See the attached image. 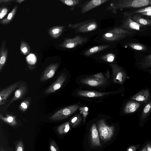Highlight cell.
I'll list each match as a JSON object with an SVG mask.
<instances>
[{"mask_svg":"<svg viewBox=\"0 0 151 151\" xmlns=\"http://www.w3.org/2000/svg\"><path fill=\"white\" fill-rule=\"evenodd\" d=\"M89 138L91 145L93 147L101 146L99 135L95 124H93L91 127L90 131Z\"/></svg>","mask_w":151,"mask_h":151,"instance_id":"30bf717a","label":"cell"},{"mask_svg":"<svg viewBox=\"0 0 151 151\" xmlns=\"http://www.w3.org/2000/svg\"><path fill=\"white\" fill-rule=\"evenodd\" d=\"M151 11V6L143 8L134 12H125L123 14L124 17H126L131 15L135 14L141 13Z\"/></svg>","mask_w":151,"mask_h":151,"instance_id":"1f68e13d","label":"cell"},{"mask_svg":"<svg viewBox=\"0 0 151 151\" xmlns=\"http://www.w3.org/2000/svg\"><path fill=\"white\" fill-rule=\"evenodd\" d=\"M128 35L107 32L103 35L102 39L106 41H115L124 38Z\"/></svg>","mask_w":151,"mask_h":151,"instance_id":"d6986e66","label":"cell"},{"mask_svg":"<svg viewBox=\"0 0 151 151\" xmlns=\"http://www.w3.org/2000/svg\"><path fill=\"white\" fill-rule=\"evenodd\" d=\"M98 130L101 139L104 142L109 140L113 136L115 128L107 124L104 119H101L97 122Z\"/></svg>","mask_w":151,"mask_h":151,"instance_id":"7a4b0ae2","label":"cell"},{"mask_svg":"<svg viewBox=\"0 0 151 151\" xmlns=\"http://www.w3.org/2000/svg\"><path fill=\"white\" fill-rule=\"evenodd\" d=\"M29 104V102L28 101L25 100L19 106V108L21 111L24 112L28 109Z\"/></svg>","mask_w":151,"mask_h":151,"instance_id":"e575fe53","label":"cell"},{"mask_svg":"<svg viewBox=\"0 0 151 151\" xmlns=\"http://www.w3.org/2000/svg\"><path fill=\"white\" fill-rule=\"evenodd\" d=\"M82 120V117L80 115H76L70 119V124L72 127H76L80 124Z\"/></svg>","mask_w":151,"mask_h":151,"instance_id":"f1b7e54d","label":"cell"},{"mask_svg":"<svg viewBox=\"0 0 151 151\" xmlns=\"http://www.w3.org/2000/svg\"><path fill=\"white\" fill-rule=\"evenodd\" d=\"M63 4L70 6H77L82 3L81 0H60Z\"/></svg>","mask_w":151,"mask_h":151,"instance_id":"4dcf8cb0","label":"cell"},{"mask_svg":"<svg viewBox=\"0 0 151 151\" xmlns=\"http://www.w3.org/2000/svg\"><path fill=\"white\" fill-rule=\"evenodd\" d=\"M109 93V92L102 93L95 91L81 90L78 91L77 92V94L78 96L88 98H96L101 97L108 94Z\"/></svg>","mask_w":151,"mask_h":151,"instance_id":"9a60e30c","label":"cell"},{"mask_svg":"<svg viewBox=\"0 0 151 151\" xmlns=\"http://www.w3.org/2000/svg\"><path fill=\"white\" fill-rule=\"evenodd\" d=\"M13 1V0H0V3H7L10 1Z\"/></svg>","mask_w":151,"mask_h":151,"instance_id":"ee69618b","label":"cell"},{"mask_svg":"<svg viewBox=\"0 0 151 151\" xmlns=\"http://www.w3.org/2000/svg\"><path fill=\"white\" fill-rule=\"evenodd\" d=\"M64 28V26H54L49 29L48 32L49 35L53 38H57L62 34Z\"/></svg>","mask_w":151,"mask_h":151,"instance_id":"44dd1931","label":"cell"},{"mask_svg":"<svg viewBox=\"0 0 151 151\" xmlns=\"http://www.w3.org/2000/svg\"><path fill=\"white\" fill-rule=\"evenodd\" d=\"M115 55L112 53H109L102 56L101 58L103 60L109 63L113 62L115 59Z\"/></svg>","mask_w":151,"mask_h":151,"instance_id":"d6a6232c","label":"cell"},{"mask_svg":"<svg viewBox=\"0 0 151 151\" xmlns=\"http://www.w3.org/2000/svg\"><path fill=\"white\" fill-rule=\"evenodd\" d=\"M88 41L87 37L76 35L73 38L65 39L63 42L59 45V46L64 48L71 49L81 45Z\"/></svg>","mask_w":151,"mask_h":151,"instance_id":"5b68a950","label":"cell"},{"mask_svg":"<svg viewBox=\"0 0 151 151\" xmlns=\"http://www.w3.org/2000/svg\"><path fill=\"white\" fill-rule=\"evenodd\" d=\"M150 73L151 74V70H150Z\"/></svg>","mask_w":151,"mask_h":151,"instance_id":"f907efd6","label":"cell"},{"mask_svg":"<svg viewBox=\"0 0 151 151\" xmlns=\"http://www.w3.org/2000/svg\"><path fill=\"white\" fill-rule=\"evenodd\" d=\"M78 105H73L60 109L51 116L52 121H59L65 119L76 112L80 108Z\"/></svg>","mask_w":151,"mask_h":151,"instance_id":"277c9868","label":"cell"},{"mask_svg":"<svg viewBox=\"0 0 151 151\" xmlns=\"http://www.w3.org/2000/svg\"><path fill=\"white\" fill-rule=\"evenodd\" d=\"M68 27L75 29L77 33H86L96 30L98 25L96 21L90 19L77 23L69 24Z\"/></svg>","mask_w":151,"mask_h":151,"instance_id":"3957f363","label":"cell"},{"mask_svg":"<svg viewBox=\"0 0 151 151\" xmlns=\"http://www.w3.org/2000/svg\"><path fill=\"white\" fill-rule=\"evenodd\" d=\"M151 111V101L146 104L142 110L141 115V119L144 120L149 115Z\"/></svg>","mask_w":151,"mask_h":151,"instance_id":"484cf974","label":"cell"},{"mask_svg":"<svg viewBox=\"0 0 151 151\" xmlns=\"http://www.w3.org/2000/svg\"><path fill=\"white\" fill-rule=\"evenodd\" d=\"M0 118L2 120L12 126H15L17 123L15 117L13 116L6 115V116L5 117L0 114Z\"/></svg>","mask_w":151,"mask_h":151,"instance_id":"cb8c5ba5","label":"cell"},{"mask_svg":"<svg viewBox=\"0 0 151 151\" xmlns=\"http://www.w3.org/2000/svg\"><path fill=\"white\" fill-rule=\"evenodd\" d=\"M128 45L132 48L137 50L145 51L147 50V48L143 45L137 43H129Z\"/></svg>","mask_w":151,"mask_h":151,"instance_id":"f546056e","label":"cell"},{"mask_svg":"<svg viewBox=\"0 0 151 151\" xmlns=\"http://www.w3.org/2000/svg\"><path fill=\"white\" fill-rule=\"evenodd\" d=\"M108 32H111L119 35H129L132 33L127 30L121 27H117L114 28L107 31Z\"/></svg>","mask_w":151,"mask_h":151,"instance_id":"d4e9b609","label":"cell"},{"mask_svg":"<svg viewBox=\"0 0 151 151\" xmlns=\"http://www.w3.org/2000/svg\"><path fill=\"white\" fill-rule=\"evenodd\" d=\"M8 10V8L5 6L1 7L0 9V19H1L6 14Z\"/></svg>","mask_w":151,"mask_h":151,"instance_id":"d590c367","label":"cell"},{"mask_svg":"<svg viewBox=\"0 0 151 151\" xmlns=\"http://www.w3.org/2000/svg\"><path fill=\"white\" fill-rule=\"evenodd\" d=\"M27 88V86L25 85H21L15 91L14 96L11 99L6 107L9 106L14 101L21 98L26 93Z\"/></svg>","mask_w":151,"mask_h":151,"instance_id":"2e32d148","label":"cell"},{"mask_svg":"<svg viewBox=\"0 0 151 151\" xmlns=\"http://www.w3.org/2000/svg\"><path fill=\"white\" fill-rule=\"evenodd\" d=\"M106 10L116 14L117 10L128 8H137L151 5V0H112Z\"/></svg>","mask_w":151,"mask_h":151,"instance_id":"6da1fadb","label":"cell"},{"mask_svg":"<svg viewBox=\"0 0 151 151\" xmlns=\"http://www.w3.org/2000/svg\"><path fill=\"white\" fill-rule=\"evenodd\" d=\"M18 8V6H15L12 11L9 14L7 17L1 20L0 23L2 24H6L10 23L14 18Z\"/></svg>","mask_w":151,"mask_h":151,"instance_id":"603a6c76","label":"cell"},{"mask_svg":"<svg viewBox=\"0 0 151 151\" xmlns=\"http://www.w3.org/2000/svg\"><path fill=\"white\" fill-rule=\"evenodd\" d=\"M58 63H53L49 65L44 71L40 80L41 82L47 81L52 78L58 67Z\"/></svg>","mask_w":151,"mask_h":151,"instance_id":"7c38bea8","label":"cell"},{"mask_svg":"<svg viewBox=\"0 0 151 151\" xmlns=\"http://www.w3.org/2000/svg\"><path fill=\"white\" fill-rule=\"evenodd\" d=\"M0 151H5L4 150H3L1 149V150Z\"/></svg>","mask_w":151,"mask_h":151,"instance_id":"681fc988","label":"cell"},{"mask_svg":"<svg viewBox=\"0 0 151 151\" xmlns=\"http://www.w3.org/2000/svg\"><path fill=\"white\" fill-rule=\"evenodd\" d=\"M140 106V104L136 101H130L125 104L123 109L126 114H130L136 111Z\"/></svg>","mask_w":151,"mask_h":151,"instance_id":"ac0fdd59","label":"cell"},{"mask_svg":"<svg viewBox=\"0 0 151 151\" xmlns=\"http://www.w3.org/2000/svg\"><path fill=\"white\" fill-rule=\"evenodd\" d=\"M146 147L147 151H151V144L149 143L146 146Z\"/></svg>","mask_w":151,"mask_h":151,"instance_id":"7bdbcfd3","label":"cell"},{"mask_svg":"<svg viewBox=\"0 0 151 151\" xmlns=\"http://www.w3.org/2000/svg\"><path fill=\"white\" fill-rule=\"evenodd\" d=\"M143 68L151 67V60H147L143 65Z\"/></svg>","mask_w":151,"mask_h":151,"instance_id":"ab89813d","label":"cell"},{"mask_svg":"<svg viewBox=\"0 0 151 151\" xmlns=\"http://www.w3.org/2000/svg\"><path fill=\"white\" fill-rule=\"evenodd\" d=\"M24 1H25V0H17L15 1L16 2L19 4H21Z\"/></svg>","mask_w":151,"mask_h":151,"instance_id":"bcb514c9","label":"cell"},{"mask_svg":"<svg viewBox=\"0 0 151 151\" xmlns=\"http://www.w3.org/2000/svg\"><path fill=\"white\" fill-rule=\"evenodd\" d=\"M82 83L88 86L96 87L101 86L105 84L106 82V79L100 80L92 76H91L86 77L81 80Z\"/></svg>","mask_w":151,"mask_h":151,"instance_id":"4fadbf2b","label":"cell"},{"mask_svg":"<svg viewBox=\"0 0 151 151\" xmlns=\"http://www.w3.org/2000/svg\"><path fill=\"white\" fill-rule=\"evenodd\" d=\"M145 58L147 60H151V54L145 56Z\"/></svg>","mask_w":151,"mask_h":151,"instance_id":"f6af8a7d","label":"cell"},{"mask_svg":"<svg viewBox=\"0 0 151 151\" xmlns=\"http://www.w3.org/2000/svg\"><path fill=\"white\" fill-rule=\"evenodd\" d=\"M109 1V0H91L86 1L82 6L81 13L82 14H84Z\"/></svg>","mask_w":151,"mask_h":151,"instance_id":"9c48e42d","label":"cell"},{"mask_svg":"<svg viewBox=\"0 0 151 151\" xmlns=\"http://www.w3.org/2000/svg\"><path fill=\"white\" fill-rule=\"evenodd\" d=\"M137 149V147L135 146H132L127 148L126 151H135Z\"/></svg>","mask_w":151,"mask_h":151,"instance_id":"60d3db41","label":"cell"},{"mask_svg":"<svg viewBox=\"0 0 151 151\" xmlns=\"http://www.w3.org/2000/svg\"><path fill=\"white\" fill-rule=\"evenodd\" d=\"M92 76L100 80H103L106 79L103 74L101 73H97L92 75Z\"/></svg>","mask_w":151,"mask_h":151,"instance_id":"f35d334b","label":"cell"},{"mask_svg":"<svg viewBox=\"0 0 151 151\" xmlns=\"http://www.w3.org/2000/svg\"><path fill=\"white\" fill-rule=\"evenodd\" d=\"M109 45L95 46L86 51L84 53V55L86 56H89L96 53L105 50L109 47Z\"/></svg>","mask_w":151,"mask_h":151,"instance_id":"ffe728a7","label":"cell"},{"mask_svg":"<svg viewBox=\"0 0 151 151\" xmlns=\"http://www.w3.org/2000/svg\"><path fill=\"white\" fill-rule=\"evenodd\" d=\"M66 75L65 73H61L57 80L44 92L46 94L53 93L59 89L66 79Z\"/></svg>","mask_w":151,"mask_h":151,"instance_id":"52a82bcc","label":"cell"},{"mask_svg":"<svg viewBox=\"0 0 151 151\" xmlns=\"http://www.w3.org/2000/svg\"><path fill=\"white\" fill-rule=\"evenodd\" d=\"M110 65L112 70L114 82L116 83L123 84L127 78L125 71L116 63L111 64Z\"/></svg>","mask_w":151,"mask_h":151,"instance_id":"8992f818","label":"cell"},{"mask_svg":"<svg viewBox=\"0 0 151 151\" xmlns=\"http://www.w3.org/2000/svg\"><path fill=\"white\" fill-rule=\"evenodd\" d=\"M50 151H59V149L56 144L53 140H52L50 144Z\"/></svg>","mask_w":151,"mask_h":151,"instance_id":"74e56055","label":"cell"},{"mask_svg":"<svg viewBox=\"0 0 151 151\" xmlns=\"http://www.w3.org/2000/svg\"><path fill=\"white\" fill-rule=\"evenodd\" d=\"M149 96V91L147 88L139 91L134 95L131 99L137 101L145 103L147 101Z\"/></svg>","mask_w":151,"mask_h":151,"instance_id":"5bb4252c","label":"cell"},{"mask_svg":"<svg viewBox=\"0 0 151 151\" xmlns=\"http://www.w3.org/2000/svg\"><path fill=\"white\" fill-rule=\"evenodd\" d=\"M21 80L16 82L2 89L0 92V105L4 104L8 97L20 83Z\"/></svg>","mask_w":151,"mask_h":151,"instance_id":"ba28073f","label":"cell"},{"mask_svg":"<svg viewBox=\"0 0 151 151\" xmlns=\"http://www.w3.org/2000/svg\"><path fill=\"white\" fill-rule=\"evenodd\" d=\"M70 124L66 122L59 126L57 129L58 133L60 134H63L67 133L70 130Z\"/></svg>","mask_w":151,"mask_h":151,"instance_id":"4316f807","label":"cell"},{"mask_svg":"<svg viewBox=\"0 0 151 151\" xmlns=\"http://www.w3.org/2000/svg\"><path fill=\"white\" fill-rule=\"evenodd\" d=\"M106 75L107 78H109V70H108L106 72Z\"/></svg>","mask_w":151,"mask_h":151,"instance_id":"7dc6e473","label":"cell"},{"mask_svg":"<svg viewBox=\"0 0 151 151\" xmlns=\"http://www.w3.org/2000/svg\"><path fill=\"white\" fill-rule=\"evenodd\" d=\"M121 28L124 29L134 30L138 31L141 30L140 27L142 25L134 21L131 18V16H126Z\"/></svg>","mask_w":151,"mask_h":151,"instance_id":"8fae6325","label":"cell"},{"mask_svg":"<svg viewBox=\"0 0 151 151\" xmlns=\"http://www.w3.org/2000/svg\"><path fill=\"white\" fill-rule=\"evenodd\" d=\"M141 151H147L146 147H145Z\"/></svg>","mask_w":151,"mask_h":151,"instance_id":"c3c4849f","label":"cell"},{"mask_svg":"<svg viewBox=\"0 0 151 151\" xmlns=\"http://www.w3.org/2000/svg\"><path fill=\"white\" fill-rule=\"evenodd\" d=\"M140 14L142 15L151 16V11L145 12L142 13H140Z\"/></svg>","mask_w":151,"mask_h":151,"instance_id":"b9f144b4","label":"cell"},{"mask_svg":"<svg viewBox=\"0 0 151 151\" xmlns=\"http://www.w3.org/2000/svg\"><path fill=\"white\" fill-rule=\"evenodd\" d=\"M16 151H24V145L22 140L17 143L16 146Z\"/></svg>","mask_w":151,"mask_h":151,"instance_id":"8d00e7d4","label":"cell"},{"mask_svg":"<svg viewBox=\"0 0 151 151\" xmlns=\"http://www.w3.org/2000/svg\"><path fill=\"white\" fill-rule=\"evenodd\" d=\"M8 53L7 49L6 46V41L4 40L2 42L0 51V72L6 62Z\"/></svg>","mask_w":151,"mask_h":151,"instance_id":"e0dca14e","label":"cell"},{"mask_svg":"<svg viewBox=\"0 0 151 151\" xmlns=\"http://www.w3.org/2000/svg\"><path fill=\"white\" fill-rule=\"evenodd\" d=\"M80 113L82 114L84 118V122L85 123V119L87 115L88 114V109L87 107H82L79 109Z\"/></svg>","mask_w":151,"mask_h":151,"instance_id":"836d02e7","label":"cell"},{"mask_svg":"<svg viewBox=\"0 0 151 151\" xmlns=\"http://www.w3.org/2000/svg\"><path fill=\"white\" fill-rule=\"evenodd\" d=\"M20 50L22 54L26 55L29 53L30 48L26 42L22 40L21 42Z\"/></svg>","mask_w":151,"mask_h":151,"instance_id":"83f0119b","label":"cell"},{"mask_svg":"<svg viewBox=\"0 0 151 151\" xmlns=\"http://www.w3.org/2000/svg\"><path fill=\"white\" fill-rule=\"evenodd\" d=\"M132 19L134 21L142 25H151V20L144 18L138 15H133Z\"/></svg>","mask_w":151,"mask_h":151,"instance_id":"7402d4cb","label":"cell"}]
</instances>
